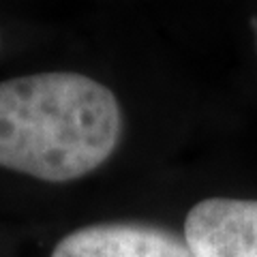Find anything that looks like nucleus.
<instances>
[{"mask_svg": "<svg viewBox=\"0 0 257 257\" xmlns=\"http://www.w3.org/2000/svg\"><path fill=\"white\" fill-rule=\"evenodd\" d=\"M122 135L116 94L96 79L52 71L0 82V167L45 182L84 178Z\"/></svg>", "mask_w": 257, "mask_h": 257, "instance_id": "obj_1", "label": "nucleus"}, {"mask_svg": "<svg viewBox=\"0 0 257 257\" xmlns=\"http://www.w3.org/2000/svg\"><path fill=\"white\" fill-rule=\"evenodd\" d=\"M253 32H255V41H257V20H253Z\"/></svg>", "mask_w": 257, "mask_h": 257, "instance_id": "obj_4", "label": "nucleus"}, {"mask_svg": "<svg viewBox=\"0 0 257 257\" xmlns=\"http://www.w3.org/2000/svg\"><path fill=\"white\" fill-rule=\"evenodd\" d=\"M52 257H195L184 236L150 223H96L67 234Z\"/></svg>", "mask_w": 257, "mask_h": 257, "instance_id": "obj_3", "label": "nucleus"}, {"mask_svg": "<svg viewBox=\"0 0 257 257\" xmlns=\"http://www.w3.org/2000/svg\"><path fill=\"white\" fill-rule=\"evenodd\" d=\"M182 236L195 257H257V199H202L189 210Z\"/></svg>", "mask_w": 257, "mask_h": 257, "instance_id": "obj_2", "label": "nucleus"}]
</instances>
